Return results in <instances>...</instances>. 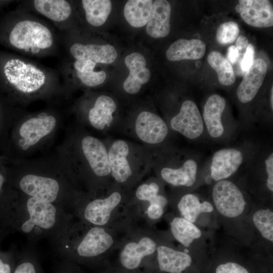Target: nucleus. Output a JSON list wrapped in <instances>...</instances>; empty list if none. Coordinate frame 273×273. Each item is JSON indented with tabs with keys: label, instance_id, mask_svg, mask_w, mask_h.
I'll return each mask as SVG.
<instances>
[{
	"label": "nucleus",
	"instance_id": "18",
	"mask_svg": "<svg viewBox=\"0 0 273 273\" xmlns=\"http://www.w3.org/2000/svg\"><path fill=\"white\" fill-rule=\"evenodd\" d=\"M243 161L242 152L234 148H225L213 155L210 166V176L215 181L226 179L239 169Z\"/></svg>",
	"mask_w": 273,
	"mask_h": 273
},
{
	"label": "nucleus",
	"instance_id": "15",
	"mask_svg": "<svg viewBox=\"0 0 273 273\" xmlns=\"http://www.w3.org/2000/svg\"><path fill=\"white\" fill-rule=\"evenodd\" d=\"M170 126L172 129L191 140L199 137L204 130L200 112L191 100L183 102L179 112L171 119Z\"/></svg>",
	"mask_w": 273,
	"mask_h": 273
},
{
	"label": "nucleus",
	"instance_id": "11",
	"mask_svg": "<svg viewBox=\"0 0 273 273\" xmlns=\"http://www.w3.org/2000/svg\"><path fill=\"white\" fill-rule=\"evenodd\" d=\"M158 243L152 237L144 236L129 241L122 248L119 255L118 266L128 270L139 268L153 258Z\"/></svg>",
	"mask_w": 273,
	"mask_h": 273
},
{
	"label": "nucleus",
	"instance_id": "1",
	"mask_svg": "<svg viewBox=\"0 0 273 273\" xmlns=\"http://www.w3.org/2000/svg\"><path fill=\"white\" fill-rule=\"evenodd\" d=\"M72 219V214L56 205L26 195L22 199L15 196L0 212V227L19 232L31 241L48 238L53 242L65 232Z\"/></svg>",
	"mask_w": 273,
	"mask_h": 273
},
{
	"label": "nucleus",
	"instance_id": "31",
	"mask_svg": "<svg viewBox=\"0 0 273 273\" xmlns=\"http://www.w3.org/2000/svg\"><path fill=\"white\" fill-rule=\"evenodd\" d=\"M210 66L216 72L219 82L225 86L233 84L235 75L232 66L228 59L217 51L211 52L207 57Z\"/></svg>",
	"mask_w": 273,
	"mask_h": 273
},
{
	"label": "nucleus",
	"instance_id": "44",
	"mask_svg": "<svg viewBox=\"0 0 273 273\" xmlns=\"http://www.w3.org/2000/svg\"><path fill=\"white\" fill-rule=\"evenodd\" d=\"M11 102L0 91V115L7 110L8 105Z\"/></svg>",
	"mask_w": 273,
	"mask_h": 273
},
{
	"label": "nucleus",
	"instance_id": "5",
	"mask_svg": "<svg viewBox=\"0 0 273 273\" xmlns=\"http://www.w3.org/2000/svg\"><path fill=\"white\" fill-rule=\"evenodd\" d=\"M216 219L225 231L240 243L251 244L249 217L252 209L243 192L233 181H216L211 193Z\"/></svg>",
	"mask_w": 273,
	"mask_h": 273
},
{
	"label": "nucleus",
	"instance_id": "13",
	"mask_svg": "<svg viewBox=\"0 0 273 273\" xmlns=\"http://www.w3.org/2000/svg\"><path fill=\"white\" fill-rule=\"evenodd\" d=\"M252 243L258 251H270L273 244V210L271 207L252 206L249 217Z\"/></svg>",
	"mask_w": 273,
	"mask_h": 273
},
{
	"label": "nucleus",
	"instance_id": "19",
	"mask_svg": "<svg viewBox=\"0 0 273 273\" xmlns=\"http://www.w3.org/2000/svg\"><path fill=\"white\" fill-rule=\"evenodd\" d=\"M81 148L96 175L105 177L111 174L108 152L100 140L92 136H86L81 141Z\"/></svg>",
	"mask_w": 273,
	"mask_h": 273
},
{
	"label": "nucleus",
	"instance_id": "26",
	"mask_svg": "<svg viewBox=\"0 0 273 273\" xmlns=\"http://www.w3.org/2000/svg\"><path fill=\"white\" fill-rule=\"evenodd\" d=\"M206 45L198 39H179L173 42L167 49L166 58L171 61L197 60L202 58L205 53Z\"/></svg>",
	"mask_w": 273,
	"mask_h": 273
},
{
	"label": "nucleus",
	"instance_id": "32",
	"mask_svg": "<svg viewBox=\"0 0 273 273\" xmlns=\"http://www.w3.org/2000/svg\"><path fill=\"white\" fill-rule=\"evenodd\" d=\"M159 189L158 185L155 182L143 184L137 188L135 196L139 200L147 201L149 204H156L165 208L168 200L164 196L159 194Z\"/></svg>",
	"mask_w": 273,
	"mask_h": 273
},
{
	"label": "nucleus",
	"instance_id": "3",
	"mask_svg": "<svg viewBox=\"0 0 273 273\" xmlns=\"http://www.w3.org/2000/svg\"><path fill=\"white\" fill-rule=\"evenodd\" d=\"M0 44L23 56H59V32L32 13L18 9L0 17Z\"/></svg>",
	"mask_w": 273,
	"mask_h": 273
},
{
	"label": "nucleus",
	"instance_id": "37",
	"mask_svg": "<svg viewBox=\"0 0 273 273\" xmlns=\"http://www.w3.org/2000/svg\"><path fill=\"white\" fill-rule=\"evenodd\" d=\"M7 177L0 172V212L9 204L14 194L7 189Z\"/></svg>",
	"mask_w": 273,
	"mask_h": 273
},
{
	"label": "nucleus",
	"instance_id": "21",
	"mask_svg": "<svg viewBox=\"0 0 273 273\" xmlns=\"http://www.w3.org/2000/svg\"><path fill=\"white\" fill-rule=\"evenodd\" d=\"M176 208L178 216L198 226L202 217L212 214L216 215L214 207L210 201L201 200L193 193L186 194L181 196L176 204Z\"/></svg>",
	"mask_w": 273,
	"mask_h": 273
},
{
	"label": "nucleus",
	"instance_id": "46",
	"mask_svg": "<svg viewBox=\"0 0 273 273\" xmlns=\"http://www.w3.org/2000/svg\"><path fill=\"white\" fill-rule=\"evenodd\" d=\"M14 1L10 0H0V9L5 7L6 6L14 2Z\"/></svg>",
	"mask_w": 273,
	"mask_h": 273
},
{
	"label": "nucleus",
	"instance_id": "45",
	"mask_svg": "<svg viewBox=\"0 0 273 273\" xmlns=\"http://www.w3.org/2000/svg\"><path fill=\"white\" fill-rule=\"evenodd\" d=\"M236 48L239 51H242L248 45V40L246 37L243 35L239 36L236 41Z\"/></svg>",
	"mask_w": 273,
	"mask_h": 273
},
{
	"label": "nucleus",
	"instance_id": "23",
	"mask_svg": "<svg viewBox=\"0 0 273 273\" xmlns=\"http://www.w3.org/2000/svg\"><path fill=\"white\" fill-rule=\"evenodd\" d=\"M108 154V160L111 168V174L119 183L126 181L132 174L130 164L127 159L129 147L122 140H116L112 144Z\"/></svg>",
	"mask_w": 273,
	"mask_h": 273
},
{
	"label": "nucleus",
	"instance_id": "29",
	"mask_svg": "<svg viewBox=\"0 0 273 273\" xmlns=\"http://www.w3.org/2000/svg\"><path fill=\"white\" fill-rule=\"evenodd\" d=\"M80 3L86 23L93 27L103 25L112 9L109 0H82Z\"/></svg>",
	"mask_w": 273,
	"mask_h": 273
},
{
	"label": "nucleus",
	"instance_id": "30",
	"mask_svg": "<svg viewBox=\"0 0 273 273\" xmlns=\"http://www.w3.org/2000/svg\"><path fill=\"white\" fill-rule=\"evenodd\" d=\"M152 0H129L124 8V16L132 27L140 28L147 23L152 8Z\"/></svg>",
	"mask_w": 273,
	"mask_h": 273
},
{
	"label": "nucleus",
	"instance_id": "4",
	"mask_svg": "<svg viewBox=\"0 0 273 273\" xmlns=\"http://www.w3.org/2000/svg\"><path fill=\"white\" fill-rule=\"evenodd\" d=\"M107 226L94 225L79 219L52 242L64 260L85 265L99 264L114 244Z\"/></svg>",
	"mask_w": 273,
	"mask_h": 273
},
{
	"label": "nucleus",
	"instance_id": "14",
	"mask_svg": "<svg viewBox=\"0 0 273 273\" xmlns=\"http://www.w3.org/2000/svg\"><path fill=\"white\" fill-rule=\"evenodd\" d=\"M57 120L52 114L44 111L25 121L21 125L19 133L21 139L19 145L27 150L36 144L41 138L54 129Z\"/></svg>",
	"mask_w": 273,
	"mask_h": 273
},
{
	"label": "nucleus",
	"instance_id": "25",
	"mask_svg": "<svg viewBox=\"0 0 273 273\" xmlns=\"http://www.w3.org/2000/svg\"><path fill=\"white\" fill-rule=\"evenodd\" d=\"M225 105V99L217 94L211 95L204 105L203 120L209 135L212 138H218L223 133L221 116Z\"/></svg>",
	"mask_w": 273,
	"mask_h": 273
},
{
	"label": "nucleus",
	"instance_id": "39",
	"mask_svg": "<svg viewBox=\"0 0 273 273\" xmlns=\"http://www.w3.org/2000/svg\"><path fill=\"white\" fill-rule=\"evenodd\" d=\"M265 169L267 174L266 187L267 190L273 192V153H271L265 161Z\"/></svg>",
	"mask_w": 273,
	"mask_h": 273
},
{
	"label": "nucleus",
	"instance_id": "8",
	"mask_svg": "<svg viewBox=\"0 0 273 273\" xmlns=\"http://www.w3.org/2000/svg\"><path fill=\"white\" fill-rule=\"evenodd\" d=\"M97 63L89 60L59 58L58 71L63 81V86L68 87L76 83L93 87L102 84L106 78L104 71L95 70Z\"/></svg>",
	"mask_w": 273,
	"mask_h": 273
},
{
	"label": "nucleus",
	"instance_id": "43",
	"mask_svg": "<svg viewBox=\"0 0 273 273\" xmlns=\"http://www.w3.org/2000/svg\"><path fill=\"white\" fill-rule=\"evenodd\" d=\"M103 273H144L140 270L131 271L123 269L119 266L109 267Z\"/></svg>",
	"mask_w": 273,
	"mask_h": 273
},
{
	"label": "nucleus",
	"instance_id": "12",
	"mask_svg": "<svg viewBox=\"0 0 273 273\" xmlns=\"http://www.w3.org/2000/svg\"><path fill=\"white\" fill-rule=\"evenodd\" d=\"M173 238L183 248L195 254L207 251L206 234L200 227L179 216H174L170 222Z\"/></svg>",
	"mask_w": 273,
	"mask_h": 273
},
{
	"label": "nucleus",
	"instance_id": "22",
	"mask_svg": "<svg viewBox=\"0 0 273 273\" xmlns=\"http://www.w3.org/2000/svg\"><path fill=\"white\" fill-rule=\"evenodd\" d=\"M124 63L129 74L123 82V88L129 94H136L150 78V71L146 67V59L141 54L132 53L125 58Z\"/></svg>",
	"mask_w": 273,
	"mask_h": 273
},
{
	"label": "nucleus",
	"instance_id": "17",
	"mask_svg": "<svg viewBox=\"0 0 273 273\" xmlns=\"http://www.w3.org/2000/svg\"><path fill=\"white\" fill-rule=\"evenodd\" d=\"M135 130L141 140L149 144L161 143L168 132L165 121L157 115L149 111H143L138 115L135 123Z\"/></svg>",
	"mask_w": 273,
	"mask_h": 273
},
{
	"label": "nucleus",
	"instance_id": "20",
	"mask_svg": "<svg viewBox=\"0 0 273 273\" xmlns=\"http://www.w3.org/2000/svg\"><path fill=\"white\" fill-rule=\"evenodd\" d=\"M267 69L264 60L258 58L254 60L237 89V97L241 102L247 103L253 99L263 83Z\"/></svg>",
	"mask_w": 273,
	"mask_h": 273
},
{
	"label": "nucleus",
	"instance_id": "27",
	"mask_svg": "<svg viewBox=\"0 0 273 273\" xmlns=\"http://www.w3.org/2000/svg\"><path fill=\"white\" fill-rule=\"evenodd\" d=\"M197 169L195 161L188 159L179 168H163L160 175L164 181L173 186L191 187L196 182Z\"/></svg>",
	"mask_w": 273,
	"mask_h": 273
},
{
	"label": "nucleus",
	"instance_id": "24",
	"mask_svg": "<svg viewBox=\"0 0 273 273\" xmlns=\"http://www.w3.org/2000/svg\"><path fill=\"white\" fill-rule=\"evenodd\" d=\"M171 6L165 0H156L153 2L146 24V32L153 38L166 37L170 32Z\"/></svg>",
	"mask_w": 273,
	"mask_h": 273
},
{
	"label": "nucleus",
	"instance_id": "35",
	"mask_svg": "<svg viewBox=\"0 0 273 273\" xmlns=\"http://www.w3.org/2000/svg\"><path fill=\"white\" fill-rule=\"evenodd\" d=\"M214 273H251V272L240 262L230 259L219 262L215 268Z\"/></svg>",
	"mask_w": 273,
	"mask_h": 273
},
{
	"label": "nucleus",
	"instance_id": "7",
	"mask_svg": "<svg viewBox=\"0 0 273 273\" xmlns=\"http://www.w3.org/2000/svg\"><path fill=\"white\" fill-rule=\"evenodd\" d=\"M194 254L184 248L158 243L153 258L144 266V273H186L191 268Z\"/></svg>",
	"mask_w": 273,
	"mask_h": 273
},
{
	"label": "nucleus",
	"instance_id": "6",
	"mask_svg": "<svg viewBox=\"0 0 273 273\" xmlns=\"http://www.w3.org/2000/svg\"><path fill=\"white\" fill-rule=\"evenodd\" d=\"M17 8L43 16L50 20L59 31H74V9L72 2L69 1H23Z\"/></svg>",
	"mask_w": 273,
	"mask_h": 273
},
{
	"label": "nucleus",
	"instance_id": "16",
	"mask_svg": "<svg viewBox=\"0 0 273 273\" xmlns=\"http://www.w3.org/2000/svg\"><path fill=\"white\" fill-rule=\"evenodd\" d=\"M235 9L249 25L260 28L273 25V9L269 1L240 0Z\"/></svg>",
	"mask_w": 273,
	"mask_h": 273
},
{
	"label": "nucleus",
	"instance_id": "2",
	"mask_svg": "<svg viewBox=\"0 0 273 273\" xmlns=\"http://www.w3.org/2000/svg\"><path fill=\"white\" fill-rule=\"evenodd\" d=\"M58 71L25 56L0 50V91L11 101L27 102L63 89Z\"/></svg>",
	"mask_w": 273,
	"mask_h": 273
},
{
	"label": "nucleus",
	"instance_id": "34",
	"mask_svg": "<svg viewBox=\"0 0 273 273\" xmlns=\"http://www.w3.org/2000/svg\"><path fill=\"white\" fill-rule=\"evenodd\" d=\"M239 32V26L235 22L229 21L221 23L217 30V41L223 45L232 43L238 36Z\"/></svg>",
	"mask_w": 273,
	"mask_h": 273
},
{
	"label": "nucleus",
	"instance_id": "38",
	"mask_svg": "<svg viewBox=\"0 0 273 273\" xmlns=\"http://www.w3.org/2000/svg\"><path fill=\"white\" fill-rule=\"evenodd\" d=\"M254 46L249 43L241 62V69L244 72H246L252 65L254 60Z\"/></svg>",
	"mask_w": 273,
	"mask_h": 273
},
{
	"label": "nucleus",
	"instance_id": "10",
	"mask_svg": "<svg viewBox=\"0 0 273 273\" xmlns=\"http://www.w3.org/2000/svg\"><path fill=\"white\" fill-rule=\"evenodd\" d=\"M122 195L119 192L112 193L104 198H95L84 204H77L74 214L79 219L94 225L107 226L112 214L122 202Z\"/></svg>",
	"mask_w": 273,
	"mask_h": 273
},
{
	"label": "nucleus",
	"instance_id": "36",
	"mask_svg": "<svg viewBox=\"0 0 273 273\" xmlns=\"http://www.w3.org/2000/svg\"><path fill=\"white\" fill-rule=\"evenodd\" d=\"M17 260L13 249L6 252L0 251V273H13Z\"/></svg>",
	"mask_w": 273,
	"mask_h": 273
},
{
	"label": "nucleus",
	"instance_id": "41",
	"mask_svg": "<svg viewBox=\"0 0 273 273\" xmlns=\"http://www.w3.org/2000/svg\"><path fill=\"white\" fill-rule=\"evenodd\" d=\"M55 273H83L81 270L72 262L63 260L60 264Z\"/></svg>",
	"mask_w": 273,
	"mask_h": 273
},
{
	"label": "nucleus",
	"instance_id": "9",
	"mask_svg": "<svg viewBox=\"0 0 273 273\" xmlns=\"http://www.w3.org/2000/svg\"><path fill=\"white\" fill-rule=\"evenodd\" d=\"M18 186L24 194L56 205L70 213L60 196L61 186L57 179L35 174H27L20 178Z\"/></svg>",
	"mask_w": 273,
	"mask_h": 273
},
{
	"label": "nucleus",
	"instance_id": "28",
	"mask_svg": "<svg viewBox=\"0 0 273 273\" xmlns=\"http://www.w3.org/2000/svg\"><path fill=\"white\" fill-rule=\"evenodd\" d=\"M116 108V104L111 98L104 95L99 96L88 113L90 124L99 130L109 126L112 122V114Z\"/></svg>",
	"mask_w": 273,
	"mask_h": 273
},
{
	"label": "nucleus",
	"instance_id": "40",
	"mask_svg": "<svg viewBox=\"0 0 273 273\" xmlns=\"http://www.w3.org/2000/svg\"><path fill=\"white\" fill-rule=\"evenodd\" d=\"M146 212L150 219L155 220L162 216L164 212V208L156 204H149Z\"/></svg>",
	"mask_w": 273,
	"mask_h": 273
},
{
	"label": "nucleus",
	"instance_id": "42",
	"mask_svg": "<svg viewBox=\"0 0 273 273\" xmlns=\"http://www.w3.org/2000/svg\"><path fill=\"white\" fill-rule=\"evenodd\" d=\"M239 57V50L236 46H231L228 49L227 58L232 64L235 63Z\"/></svg>",
	"mask_w": 273,
	"mask_h": 273
},
{
	"label": "nucleus",
	"instance_id": "47",
	"mask_svg": "<svg viewBox=\"0 0 273 273\" xmlns=\"http://www.w3.org/2000/svg\"><path fill=\"white\" fill-rule=\"evenodd\" d=\"M270 103L271 108L273 109V87L272 86L270 91Z\"/></svg>",
	"mask_w": 273,
	"mask_h": 273
},
{
	"label": "nucleus",
	"instance_id": "33",
	"mask_svg": "<svg viewBox=\"0 0 273 273\" xmlns=\"http://www.w3.org/2000/svg\"><path fill=\"white\" fill-rule=\"evenodd\" d=\"M13 273H42V271L34 252L29 250L17 258Z\"/></svg>",
	"mask_w": 273,
	"mask_h": 273
}]
</instances>
